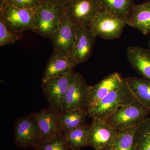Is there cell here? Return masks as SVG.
I'll return each instance as SVG.
<instances>
[{
    "label": "cell",
    "mask_w": 150,
    "mask_h": 150,
    "mask_svg": "<svg viewBox=\"0 0 150 150\" xmlns=\"http://www.w3.org/2000/svg\"><path fill=\"white\" fill-rule=\"evenodd\" d=\"M5 3L28 9L36 10L40 4V0H7Z\"/></svg>",
    "instance_id": "cell-26"
},
{
    "label": "cell",
    "mask_w": 150,
    "mask_h": 150,
    "mask_svg": "<svg viewBox=\"0 0 150 150\" xmlns=\"http://www.w3.org/2000/svg\"><path fill=\"white\" fill-rule=\"evenodd\" d=\"M35 10L17 7L4 3L0 6V15L9 29L14 33L33 31Z\"/></svg>",
    "instance_id": "cell-6"
},
{
    "label": "cell",
    "mask_w": 150,
    "mask_h": 150,
    "mask_svg": "<svg viewBox=\"0 0 150 150\" xmlns=\"http://www.w3.org/2000/svg\"><path fill=\"white\" fill-rule=\"evenodd\" d=\"M61 112L49 107L33 113L40 129L42 141H49L57 134H62Z\"/></svg>",
    "instance_id": "cell-13"
},
{
    "label": "cell",
    "mask_w": 150,
    "mask_h": 150,
    "mask_svg": "<svg viewBox=\"0 0 150 150\" xmlns=\"http://www.w3.org/2000/svg\"><path fill=\"white\" fill-rule=\"evenodd\" d=\"M35 150H71L67 145L62 134H57L48 141H41Z\"/></svg>",
    "instance_id": "cell-24"
},
{
    "label": "cell",
    "mask_w": 150,
    "mask_h": 150,
    "mask_svg": "<svg viewBox=\"0 0 150 150\" xmlns=\"http://www.w3.org/2000/svg\"><path fill=\"white\" fill-rule=\"evenodd\" d=\"M90 86L81 74L76 73L74 79L65 95L62 111L80 109L88 111Z\"/></svg>",
    "instance_id": "cell-8"
},
{
    "label": "cell",
    "mask_w": 150,
    "mask_h": 150,
    "mask_svg": "<svg viewBox=\"0 0 150 150\" xmlns=\"http://www.w3.org/2000/svg\"><path fill=\"white\" fill-rule=\"evenodd\" d=\"M98 1L101 11L126 19L134 4L133 0H98Z\"/></svg>",
    "instance_id": "cell-21"
},
{
    "label": "cell",
    "mask_w": 150,
    "mask_h": 150,
    "mask_svg": "<svg viewBox=\"0 0 150 150\" xmlns=\"http://www.w3.org/2000/svg\"><path fill=\"white\" fill-rule=\"evenodd\" d=\"M132 150H150V118H144L137 126Z\"/></svg>",
    "instance_id": "cell-22"
},
{
    "label": "cell",
    "mask_w": 150,
    "mask_h": 150,
    "mask_svg": "<svg viewBox=\"0 0 150 150\" xmlns=\"http://www.w3.org/2000/svg\"><path fill=\"white\" fill-rule=\"evenodd\" d=\"M76 66L69 56L54 50L46 64L42 81L64 76L72 71Z\"/></svg>",
    "instance_id": "cell-14"
},
{
    "label": "cell",
    "mask_w": 150,
    "mask_h": 150,
    "mask_svg": "<svg viewBox=\"0 0 150 150\" xmlns=\"http://www.w3.org/2000/svg\"><path fill=\"white\" fill-rule=\"evenodd\" d=\"M118 130L105 121L92 118L88 131V146L95 150H110Z\"/></svg>",
    "instance_id": "cell-10"
},
{
    "label": "cell",
    "mask_w": 150,
    "mask_h": 150,
    "mask_svg": "<svg viewBox=\"0 0 150 150\" xmlns=\"http://www.w3.org/2000/svg\"><path fill=\"white\" fill-rule=\"evenodd\" d=\"M150 113V110L134 99L129 104L121 105L105 122L116 130L137 127Z\"/></svg>",
    "instance_id": "cell-2"
},
{
    "label": "cell",
    "mask_w": 150,
    "mask_h": 150,
    "mask_svg": "<svg viewBox=\"0 0 150 150\" xmlns=\"http://www.w3.org/2000/svg\"><path fill=\"white\" fill-rule=\"evenodd\" d=\"M134 99L150 110V81L143 78H125Z\"/></svg>",
    "instance_id": "cell-18"
},
{
    "label": "cell",
    "mask_w": 150,
    "mask_h": 150,
    "mask_svg": "<svg viewBox=\"0 0 150 150\" xmlns=\"http://www.w3.org/2000/svg\"><path fill=\"white\" fill-rule=\"evenodd\" d=\"M64 14L63 6L40 2L35 11L33 32L51 38L58 29Z\"/></svg>",
    "instance_id": "cell-3"
},
{
    "label": "cell",
    "mask_w": 150,
    "mask_h": 150,
    "mask_svg": "<svg viewBox=\"0 0 150 150\" xmlns=\"http://www.w3.org/2000/svg\"><path fill=\"white\" fill-rule=\"evenodd\" d=\"M23 36L22 33H14L8 29L4 20L0 15V46L11 45Z\"/></svg>",
    "instance_id": "cell-25"
},
{
    "label": "cell",
    "mask_w": 150,
    "mask_h": 150,
    "mask_svg": "<svg viewBox=\"0 0 150 150\" xmlns=\"http://www.w3.org/2000/svg\"><path fill=\"white\" fill-rule=\"evenodd\" d=\"M7 0H0V6L3 5Z\"/></svg>",
    "instance_id": "cell-28"
},
{
    "label": "cell",
    "mask_w": 150,
    "mask_h": 150,
    "mask_svg": "<svg viewBox=\"0 0 150 150\" xmlns=\"http://www.w3.org/2000/svg\"><path fill=\"white\" fill-rule=\"evenodd\" d=\"M127 59L142 78L150 81V48L132 46L126 49Z\"/></svg>",
    "instance_id": "cell-16"
},
{
    "label": "cell",
    "mask_w": 150,
    "mask_h": 150,
    "mask_svg": "<svg viewBox=\"0 0 150 150\" xmlns=\"http://www.w3.org/2000/svg\"><path fill=\"white\" fill-rule=\"evenodd\" d=\"M124 79L119 73H112L105 77L98 83L90 86L88 111L118 87L123 82Z\"/></svg>",
    "instance_id": "cell-15"
},
{
    "label": "cell",
    "mask_w": 150,
    "mask_h": 150,
    "mask_svg": "<svg viewBox=\"0 0 150 150\" xmlns=\"http://www.w3.org/2000/svg\"><path fill=\"white\" fill-rule=\"evenodd\" d=\"M134 99L125 79L118 87L88 110V116L92 118L105 121L119 106L129 104Z\"/></svg>",
    "instance_id": "cell-1"
},
{
    "label": "cell",
    "mask_w": 150,
    "mask_h": 150,
    "mask_svg": "<svg viewBox=\"0 0 150 150\" xmlns=\"http://www.w3.org/2000/svg\"><path fill=\"white\" fill-rule=\"evenodd\" d=\"M126 19L127 25L144 35L150 34V0L140 4H134Z\"/></svg>",
    "instance_id": "cell-17"
},
{
    "label": "cell",
    "mask_w": 150,
    "mask_h": 150,
    "mask_svg": "<svg viewBox=\"0 0 150 150\" xmlns=\"http://www.w3.org/2000/svg\"><path fill=\"white\" fill-rule=\"evenodd\" d=\"M76 73L73 71L62 77L42 81L41 88L50 107L62 111L65 95L74 79Z\"/></svg>",
    "instance_id": "cell-9"
},
{
    "label": "cell",
    "mask_w": 150,
    "mask_h": 150,
    "mask_svg": "<svg viewBox=\"0 0 150 150\" xmlns=\"http://www.w3.org/2000/svg\"><path fill=\"white\" fill-rule=\"evenodd\" d=\"M148 46H149V48H150V37L149 39V42H148Z\"/></svg>",
    "instance_id": "cell-29"
},
{
    "label": "cell",
    "mask_w": 150,
    "mask_h": 150,
    "mask_svg": "<svg viewBox=\"0 0 150 150\" xmlns=\"http://www.w3.org/2000/svg\"><path fill=\"white\" fill-rule=\"evenodd\" d=\"M86 110H68L60 113V121L62 127V133L76 129L87 124L86 117L88 115Z\"/></svg>",
    "instance_id": "cell-19"
},
{
    "label": "cell",
    "mask_w": 150,
    "mask_h": 150,
    "mask_svg": "<svg viewBox=\"0 0 150 150\" xmlns=\"http://www.w3.org/2000/svg\"><path fill=\"white\" fill-rule=\"evenodd\" d=\"M126 25V18L101 11L92 20L88 27L96 37L112 40L120 37Z\"/></svg>",
    "instance_id": "cell-5"
},
{
    "label": "cell",
    "mask_w": 150,
    "mask_h": 150,
    "mask_svg": "<svg viewBox=\"0 0 150 150\" xmlns=\"http://www.w3.org/2000/svg\"><path fill=\"white\" fill-rule=\"evenodd\" d=\"M41 141L40 129L33 113L15 121L14 142L16 146L23 149L35 148Z\"/></svg>",
    "instance_id": "cell-4"
},
{
    "label": "cell",
    "mask_w": 150,
    "mask_h": 150,
    "mask_svg": "<svg viewBox=\"0 0 150 150\" xmlns=\"http://www.w3.org/2000/svg\"><path fill=\"white\" fill-rule=\"evenodd\" d=\"M78 27L64 14L58 29L51 38L54 50L68 56L76 41Z\"/></svg>",
    "instance_id": "cell-12"
},
{
    "label": "cell",
    "mask_w": 150,
    "mask_h": 150,
    "mask_svg": "<svg viewBox=\"0 0 150 150\" xmlns=\"http://www.w3.org/2000/svg\"><path fill=\"white\" fill-rule=\"evenodd\" d=\"M40 2L49 3L58 5L64 6L70 0H40Z\"/></svg>",
    "instance_id": "cell-27"
},
{
    "label": "cell",
    "mask_w": 150,
    "mask_h": 150,
    "mask_svg": "<svg viewBox=\"0 0 150 150\" xmlns=\"http://www.w3.org/2000/svg\"><path fill=\"white\" fill-rule=\"evenodd\" d=\"M63 7L64 14L79 27L88 26L102 11L98 0H70Z\"/></svg>",
    "instance_id": "cell-7"
},
{
    "label": "cell",
    "mask_w": 150,
    "mask_h": 150,
    "mask_svg": "<svg viewBox=\"0 0 150 150\" xmlns=\"http://www.w3.org/2000/svg\"><path fill=\"white\" fill-rule=\"evenodd\" d=\"M137 128L118 130L110 150H132Z\"/></svg>",
    "instance_id": "cell-23"
},
{
    "label": "cell",
    "mask_w": 150,
    "mask_h": 150,
    "mask_svg": "<svg viewBox=\"0 0 150 150\" xmlns=\"http://www.w3.org/2000/svg\"><path fill=\"white\" fill-rule=\"evenodd\" d=\"M96 38L88 26L78 27L76 41L68 56L77 65L86 62L92 54Z\"/></svg>",
    "instance_id": "cell-11"
},
{
    "label": "cell",
    "mask_w": 150,
    "mask_h": 150,
    "mask_svg": "<svg viewBox=\"0 0 150 150\" xmlns=\"http://www.w3.org/2000/svg\"><path fill=\"white\" fill-rule=\"evenodd\" d=\"M90 124H87L62 133L65 141L71 150H80L88 146Z\"/></svg>",
    "instance_id": "cell-20"
}]
</instances>
